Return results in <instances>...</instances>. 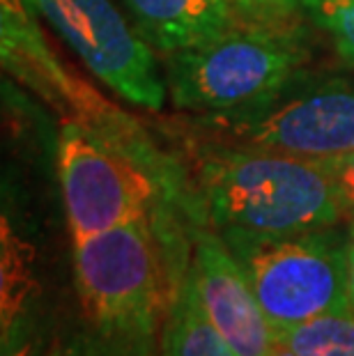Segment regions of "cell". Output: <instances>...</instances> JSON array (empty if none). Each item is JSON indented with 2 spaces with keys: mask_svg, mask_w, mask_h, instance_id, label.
Segmentation results:
<instances>
[{
  "mask_svg": "<svg viewBox=\"0 0 354 356\" xmlns=\"http://www.w3.org/2000/svg\"><path fill=\"white\" fill-rule=\"evenodd\" d=\"M30 257L12 225L3 218V299H0V327H10L21 315H28L30 301Z\"/></svg>",
  "mask_w": 354,
  "mask_h": 356,
  "instance_id": "cell-12",
  "label": "cell"
},
{
  "mask_svg": "<svg viewBox=\"0 0 354 356\" xmlns=\"http://www.w3.org/2000/svg\"><path fill=\"white\" fill-rule=\"evenodd\" d=\"M104 86L124 102L161 111L168 97L161 58L138 33L122 0H24Z\"/></svg>",
  "mask_w": 354,
  "mask_h": 356,
  "instance_id": "cell-6",
  "label": "cell"
},
{
  "mask_svg": "<svg viewBox=\"0 0 354 356\" xmlns=\"http://www.w3.org/2000/svg\"><path fill=\"white\" fill-rule=\"evenodd\" d=\"M195 179L216 230L290 234L341 225L350 216L329 165L322 161L202 145Z\"/></svg>",
  "mask_w": 354,
  "mask_h": 356,
  "instance_id": "cell-1",
  "label": "cell"
},
{
  "mask_svg": "<svg viewBox=\"0 0 354 356\" xmlns=\"http://www.w3.org/2000/svg\"><path fill=\"white\" fill-rule=\"evenodd\" d=\"M269 356H276V354H274V350H272V354H269Z\"/></svg>",
  "mask_w": 354,
  "mask_h": 356,
  "instance_id": "cell-21",
  "label": "cell"
},
{
  "mask_svg": "<svg viewBox=\"0 0 354 356\" xmlns=\"http://www.w3.org/2000/svg\"><path fill=\"white\" fill-rule=\"evenodd\" d=\"M65 356H156V336L92 329L77 333L65 345Z\"/></svg>",
  "mask_w": 354,
  "mask_h": 356,
  "instance_id": "cell-14",
  "label": "cell"
},
{
  "mask_svg": "<svg viewBox=\"0 0 354 356\" xmlns=\"http://www.w3.org/2000/svg\"><path fill=\"white\" fill-rule=\"evenodd\" d=\"M122 5L159 56L198 47L244 24L225 0H122Z\"/></svg>",
  "mask_w": 354,
  "mask_h": 356,
  "instance_id": "cell-9",
  "label": "cell"
},
{
  "mask_svg": "<svg viewBox=\"0 0 354 356\" xmlns=\"http://www.w3.org/2000/svg\"><path fill=\"white\" fill-rule=\"evenodd\" d=\"M348 232H350V253H348V264H350V306H352V313H354V214L350 216Z\"/></svg>",
  "mask_w": 354,
  "mask_h": 356,
  "instance_id": "cell-18",
  "label": "cell"
},
{
  "mask_svg": "<svg viewBox=\"0 0 354 356\" xmlns=\"http://www.w3.org/2000/svg\"><path fill=\"white\" fill-rule=\"evenodd\" d=\"M274 343L295 356H354V313L338 310L274 331Z\"/></svg>",
  "mask_w": 354,
  "mask_h": 356,
  "instance_id": "cell-11",
  "label": "cell"
},
{
  "mask_svg": "<svg viewBox=\"0 0 354 356\" xmlns=\"http://www.w3.org/2000/svg\"><path fill=\"white\" fill-rule=\"evenodd\" d=\"M44 356H65V347H60V343H54Z\"/></svg>",
  "mask_w": 354,
  "mask_h": 356,
  "instance_id": "cell-19",
  "label": "cell"
},
{
  "mask_svg": "<svg viewBox=\"0 0 354 356\" xmlns=\"http://www.w3.org/2000/svg\"><path fill=\"white\" fill-rule=\"evenodd\" d=\"M301 17L327 37L336 58L354 70V0H301Z\"/></svg>",
  "mask_w": 354,
  "mask_h": 356,
  "instance_id": "cell-13",
  "label": "cell"
},
{
  "mask_svg": "<svg viewBox=\"0 0 354 356\" xmlns=\"http://www.w3.org/2000/svg\"><path fill=\"white\" fill-rule=\"evenodd\" d=\"M244 21H288L301 17V0H225Z\"/></svg>",
  "mask_w": 354,
  "mask_h": 356,
  "instance_id": "cell-15",
  "label": "cell"
},
{
  "mask_svg": "<svg viewBox=\"0 0 354 356\" xmlns=\"http://www.w3.org/2000/svg\"><path fill=\"white\" fill-rule=\"evenodd\" d=\"M161 356H237L209 322L191 264L179 278L175 301L163 324Z\"/></svg>",
  "mask_w": 354,
  "mask_h": 356,
  "instance_id": "cell-10",
  "label": "cell"
},
{
  "mask_svg": "<svg viewBox=\"0 0 354 356\" xmlns=\"http://www.w3.org/2000/svg\"><path fill=\"white\" fill-rule=\"evenodd\" d=\"M35 331L28 315H21L0 336V356H35Z\"/></svg>",
  "mask_w": 354,
  "mask_h": 356,
  "instance_id": "cell-16",
  "label": "cell"
},
{
  "mask_svg": "<svg viewBox=\"0 0 354 356\" xmlns=\"http://www.w3.org/2000/svg\"><path fill=\"white\" fill-rule=\"evenodd\" d=\"M74 274L88 324L97 331L156 336L177 285L147 218L74 241Z\"/></svg>",
  "mask_w": 354,
  "mask_h": 356,
  "instance_id": "cell-5",
  "label": "cell"
},
{
  "mask_svg": "<svg viewBox=\"0 0 354 356\" xmlns=\"http://www.w3.org/2000/svg\"><path fill=\"white\" fill-rule=\"evenodd\" d=\"M311 24L244 21L198 47L161 58L166 88L177 111L205 115L242 108L308 72Z\"/></svg>",
  "mask_w": 354,
  "mask_h": 356,
  "instance_id": "cell-2",
  "label": "cell"
},
{
  "mask_svg": "<svg viewBox=\"0 0 354 356\" xmlns=\"http://www.w3.org/2000/svg\"><path fill=\"white\" fill-rule=\"evenodd\" d=\"M329 165L331 175H334L338 191H341L345 204L350 209V216L354 214V149L348 154L331 159V161H325Z\"/></svg>",
  "mask_w": 354,
  "mask_h": 356,
  "instance_id": "cell-17",
  "label": "cell"
},
{
  "mask_svg": "<svg viewBox=\"0 0 354 356\" xmlns=\"http://www.w3.org/2000/svg\"><path fill=\"white\" fill-rule=\"evenodd\" d=\"M58 179L74 241L147 218L156 198L154 181L124 149L79 122L60 129Z\"/></svg>",
  "mask_w": 354,
  "mask_h": 356,
  "instance_id": "cell-7",
  "label": "cell"
},
{
  "mask_svg": "<svg viewBox=\"0 0 354 356\" xmlns=\"http://www.w3.org/2000/svg\"><path fill=\"white\" fill-rule=\"evenodd\" d=\"M202 145L278 152L331 161L354 149V79L304 72L242 108L193 115Z\"/></svg>",
  "mask_w": 354,
  "mask_h": 356,
  "instance_id": "cell-3",
  "label": "cell"
},
{
  "mask_svg": "<svg viewBox=\"0 0 354 356\" xmlns=\"http://www.w3.org/2000/svg\"><path fill=\"white\" fill-rule=\"evenodd\" d=\"M191 269L209 322L237 356H269L272 324L262 313L248 278L218 232L195 230Z\"/></svg>",
  "mask_w": 354,
  "mask_h": 356,
  "instance_id": "cell-8",
  "label": "cell"
},
{
  "mask_svg": "<svg viewBox=\"0 0 354 356\" xmlns=\"http://www.w3.org/2000/svg\"><path fill=\"white\" fill-rule=\"evenodd\" d=\"M274 354L276 356H295L288 350V347H283V345H278V343H274Z\"/></svg>",
  "mask_w": 354,
  "mask_h": 356,
  "instance_id": "cell-20",
  "label": "cell"
},
{
  "mask_svg": "<svg viewBox=\"0 0 354 356\" xmlns=\"http://www.w3.org/2000/svg\"><path fill=\"white\" fill-rule=\"evenodd\" d=\"M248 278L272 331L350 310V232L341 225L265 234L216 230Z\"/></svg>",
  "mask_w": 354,
  "mask_h": 356,
  "instance_id": "cell-4",
  "label": "cell"
}]
</instances>
